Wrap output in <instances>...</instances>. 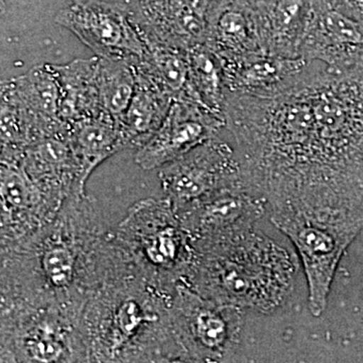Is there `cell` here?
Listing matches in <instances>:
<instances>
[{"label":"cell","instance_id":"1","mask_svg":"<svg viewBox=\"0 0 363 363\" xmlns=\"http://www.w3.org/2000/svg\"><path fill=\"white\" fill-rule=\"evenodd\" d=\"M224 117L243 180L267 206L363 216V69L333 72L308 62L277 94L227 95Z\"/></svg>","mask_w":363,"mask_h":363},{"label":"cell","instance_id":"2","mask_svg":"<svg viewBox=\"0 0 363 363\" xmlns=\"http://www.w3.org/2000/svg\"><path fill=\"white\" fill-rule=\"evenodd\" d=\"M200 242L198 278L208 300L269 314L292 295L297 259L255 227Z\"/></svg>","mask_w":363,"mask_h":363},{"label":"cell","instance_id":"3","mask_svg":"<svg viewBox=\"0 0 363 363\" xmlns=\"http://www.w3.org/2000/svg\"><path fill=\"white\" fill-rule=\"evenodd\" d=\"M269 208L272 223L297 250L307 279L310 312L320 317L326 309L339 262L363 230V216L304 204Z\"/></svg>","mask_w":363,"mask_h":363},{"label":"cell","instance_id":"4","mask_svg":"<svg viewBox=\"0 0 363 363\" xmlns=\"http://www.w3.org/2000/svg\"><path fill=\"white\" fill-rule=\"evenodd\" d=\"M97 57L140 63L147 45L124 2L70 0L55 18Z\"/></svg>","mask_w":363,"mask_h":363},{"label":"cell","instance_id":"5","mask_svg":"<svg viewBox=\"0 0 363 363\" xmlns=\"http://www.w3.org/2000/svg\"><path fill=\"white\" fill-rule=\"evenodd\" d=\"M160 178L176 208L191 206L221 189L245 183L238 152L219 135L164 164Z\"/></svg>","mask_w":363,"mask_h":363},{"label":"cell","instance_id":"6","mask_svg":"<svg viewBox=\"0 0 363 363\" xmlns=\"http://www.w3.org/2000/svg\"><path fill=\"white\" fill-rule=\"evenodd\" d=\"M300 57L328 70L363 69V18L350 9L319 0L310 7Z\"/></svg>","mask_w":363,"mask_h":363},{"label":"cell","instance_id":"7","mask_svg":"<svg viewBox=\"0 0 363 363\" xmlns=\"http://www.w3.org/2000/svg\"><path fill=\"white\" fill-rule=\"evenodd\" d=\"M225 128L223 117L193 100L177 98L160 128L138 147L135 162L145 169L162 168L216 138Z\"/></svg>","mask_w":363,"mask_h":363},{"label":"cell","instance_id":"8","mask_svg":"<svg viewBox=\"0 0 363 363\" xmlns=\"http://www.w3.org/2000/svg\"><path fill=\"white\" fill-rule=\"evenodd\" d=\"M267 207L264 196L241 183L191 205L187 226L199 240L230 235L253 228Z\"/></svg>","mask_w":363,"mask_h":363},{"label":"cell","instance_id":"9","mask_svg":"<svg viewBox=\"0 0 363 363\" xmlns=\"http://www.w3.org/2000/svg\"><path fill=\"white\" fill-rule=\"evenodd\" d=\"M182 295V318L189 339L195 350L208 362H227L240 347L242 316L241 309L218 304L211 300Z\"/></svg>","mask_w":363,"mask_h":363},{"label":"cell","instance_id":"10","mask_svg":"<svg viewBox=\"0 0 363 363\" xmlns=\"http://www.w3.org/2000/svg\"><path fill=\"white\" fill-rule=\"evenodd\" d=\"M221 63L227 94L271 96L292 85L308 61L259 51L221 59Z\"/></svg>","mask_w":363,"mask_h":363},{"label":"cell","instance_id":"11","mask_svg":"<svg viewBox=\"0 0 363 363\" xmlns=\"http://www.w3.org/2000/svg\"><path fill=\"white\" fill-rule=\"evenodd\" d=\"M308 0H264L253 13L262 50L286 58L300 57L309 18Z\"/></svg>","mask_w":363,"mask_h":363},{"label":"cell","instance_id":"12","mask_svg":"<svg viewBox=\"0 0 363 363\" xmlns=\"http://www.w3.org/2000/svg\"><path fill=\"white\" fill-rule=\"evenodd\" d=\"M14 87L43 135L65 130L68 124L60 119L62 91L55 65L35 66L20 77L13 78Z\"/></svg>","mask_w":363,"mask_h":363},{"label":"cell","instance_id":"13","mask_svg":"<svg viewBox=\"0 0 363 363\" xmlns=\"http://www.w3.org/2000/svg\"><path fill=\"white\" fill-rule=\"evenodd\" d=\"M135 73V94L118 124L125 147H140L160 128L173 98L145 74L136 70Z\"/></svg>","mask_w":363,"mask_h":363},{"label":"cell","instance_id":"14","mask_svg":"<svg viewBox=\"0 0 363 363\" xmlns=\"http://www.w3.org/2000/svg\"><path fill=\"white\" fill-rule=\"evenodd\" d=\"M62 91L60 119L70 124L104 113L97 89L98 57L55 65Z\"/></svg>","mask_w":363,"mask_h":363},{"label":"cell","instance_id":"15","mask_svg":"<svg viewBox=\"0 0 363 363\" xmlns=\"http://www.w3.org/2000/svg\"><path fill=\"white\" fill-rule=\"evenodd\" d=\"M68 136L84 183L98 164L125 147L118 123L106 113L70 124Z\"/></svg>","mask_w":363,"mask_h":363},{"label":"cell","instance_id":"16","mask_svg":"<svg viewBox=\"0 0 363 363\" xmlns=\"http://www.w3.org/2000/svg\"><path fill=\"white\" fill-rule=\"evenodd\" d=\"M205 44L218 55L228 59L264 51L253 13L240 6L212 9Z\"/></svg>","mask_w":363,"mask_h":363},{"label":"cell","instance_id":"17","mask_svg":"<svg viewBox=\"0 0 363 363\" xmlns=\"http://www.w3.org/2000/svg\"><path fill=\"white\" fill-rule=\"evenodd\" d=\"M187 59L189 77L185 98L225 119L227 91L221 59L206 44L187 50Z\"/></svg>","mask_w":363,"mask_h":363},{"label":"cell","instance_id":"18","mask_svg":"<svg viewBox=\"0 0 363 363\" xmlns=\"http://www.w3.org/2000/svg\"><path fill=\"white\" fill-rule=\"evenodd\" d=\"M143 40L147 54L143 61L133 65L135 70L152 79L173 99L185 98L189 77L187 51L154 40Z\"/></svg>","mask_w":363,"mask_h":363},{"label":"cell","instance_id":"19","mask_svg":"<svg viewBox=\"0 0 363 363\" xmlns=\"http://www.w3.org/2000/svg\"><path fill=\"white\" fill-rule=\"evenodd\" d=\"M135 87L136 73L133 63L98 57V96L104 113L118 123L128 108Z\"/></svg>","mask_w":363,"mask_h":363},{"label":"cell","instance_id":"20","mask_svg":"<svg viewBox=\"0 0 363 363\" xmlns=\"http://www.w3.org/2000/svg\"><path fill=\"white\" fill-rule=\"evenodd\" d=\"M35 195V182L20 164L0 162V197L9 206L23 210Z\"/></svg>","mask_w":363,"mask_h":363},{"label":"cell","instance_id":"21","mask_svg":"<svg viewBox=\"0 0 363 363\" xmlns=\"http://www.w3.org/2000/svg\"><path fill=\"white\" fill-rule=\"evenodd\" d=\"M184 238L174 225L161 227L149 238L145 247L147 259L157 267L172 269L177 266L183 252Z\"/></svg>","mask_w":363,"mask_h":363},{"label":"cell","instance_id":"22","mask_svg":"<svg viewBox=\"0 0 363 363\" xmlns=\"http://www.w3.org/2000/svg\"><path fill=\"white\" fill-rule=\"evenodd\" d=\"M73 253L65 245L50 247L42 257L45 276L52 286L64 288L70 285L74 274Z\"/></svg>","mask_w":363,"mask_h":363},{"label":"cell","instance_id":"23","mask_svg":"<svg viewBox=\"0 0 363 363\" xmlns=\"http://www.w3.org/2000/svg\"><path fill=\"white\" fill-rule=\"evenodd\" d=\"M157 319L156 315L145 311L135 301L124 302L116 315L117 326L124 336L135 335L143 324Z\"/></svg>","mask_w":363,"mask_h":363},{"label":"cell","instance_id":"24","mask_svg":"<svg viewBox=\"0 0 363 363\" xmlns=\"http://www.w3.org/2000/svg\"><path fill=\"white\" fill-rule=\"evenodd\" d=\"M26 350L28 357L40 362H55L63 352L61 344L56 339L40 332L26 339Z\"/></svg>","mask_w":363,"mask_h":363},{"label":"cell","instance_id":"25","mask_svg":"<svg viewBox=\"0 0 363 363\" xmlns=\"http://www.w3.org/2000/svg\"><path fill=\"white\" fill-rule=\"evenodd\" d=\"M344 1L350 6V11L363 18V0H344Z\"/></svg>","mask_w":363,"mask_h":363},{"label":"cell","instance_id":"26","mask_svg":"<svg viewBox=\"0 0 363 363\" xmlns=\"http://www.w3.org/2000/svg\"><path fill=\"white\" fill-rule=\"evenodd\" d=\"M6 0H0V18L6 13Z\"/></svg>","mask_w":363,"mask_h":363},{"label":"cell","instance_id":"27","mask_svg":"<svg viewBox=\"0 0 363 363\" xmlns=\"http://www.w3.org/2000/svg\"><path fill=\"white\" fill-rule=\"evenodd\" d=\"M2 152H4V147H2V145L0 143V159H1Z\"/></svg>","mask_w":363,"mask_h":363},{"label":"cell","instance_id":"28","mask_svg":"<svg viewBox=\"0 0 363 363\" xmlns=\"http://www.w3.org/2000/svg\"><path fill=\"white\" fill-rule=\"evenodd\" d=\"M69 1H70V0H69Z\"/></svg>","mask_w":363,"mask_h":363}]
</instances>
